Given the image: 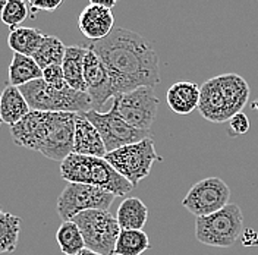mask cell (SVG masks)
<instances>
[{
	"label": "cell",
	"instance_id": "obj_17",
	"mask_svg": "<svg viewBox=\"0 0 258 255\" xmlns=\"http://www.w3.org/2000/svg\"><path fill=\"white\" fill-rule=\"evenodd\" d=\"M31 112L22 91L14 87L8 85L0 96V119L3 123L14 126L19 120H22L28 113Z\"/></svg>",
	"mask_w": 258,
	"mask_h": 255
},
{
	"label": "cell",
	"instance_id": "obj_7",
	"mask_svg": "<svg viewBox=\"0 0 258 255\" xmlns=\"http://www.w3.org/2000/svg\"><path fill=\"white\" fill-rule=\"evenodd\" d=\"M104 159L125 179H128L134 186H137L143 179L150 175L154 161H161L151 137L140 143L125 145L110 151L106 154Z\"/></svg>",
	"mask_w": 258,
	"mask_h": 255
},
{
	"label": "cell",
	"instance_id": "obj_16",
	"mask_svg": "<svg viewBox=\"0 0 258 255\" xmlns=\"http://www.w3.org/2000/svg\"><path fill=\"white\" fill-rule=\"evenodd\" d=\"M167 106L176 114H189L198 109L200 103V87L195 82L179 81L170 85L167 90Z\"/></svg>",
	"mask_w": 258,
	"mask_h": 255
},
{
	"label": "cell",
	"instance_id": "obj_32",
	"mask_svg": "<svg viewBox=\"0 0 258 255\" xmlns=\"http://www.w3.org/2000/svg\"><path fill=\"white\" fill-rule=\"evenodd\" d=\"M75 255H101V254L94 252V251H91V249H88V248H84L82 251H80L78 254H75Z\"/></svg>",
	"mask_w": 258,
	"mask_h": 255
},
{
	"label": "cell",
	"instance_id": "obj_15",
	"mask_svg": "<svg viewBox=\"0 0 258 255\" xmlns=\"http://www.w3.org/2000/svg\"><path fill=\"white\" fill-rule=\"evenodd\" d=\"M72 153L80 156H91V157H103V159L107 154V150L97 128L82 113L77 114Z\"/></svg>",
	"mask_w": 258,
	"mask_h": 255
},
{
	"label": "cell",
	"instance_id": "obj_2",
	"mask_svg": "<svg viewBox=\"0 0 258 255\" xmlns=\"http://www.w3.org/2000/svg\"><path fill=\"white\" fill-rule=\"evenodd\" d=\"M77 114L31 110L22 120L11 126L12 143L62 163L72 154Z\"/></svg>",
	"mask_w": 258,
	"mask_h": 255
},
{
	"label": "cell",
	"instance_id": "obj_20",
	"mask_svg": "<svg viewBox=\"0 0 258 255\" xmlns=\"http://www.w3.org/2000/svg\"><path fill=\"white\" fill-rule=\"evenodd\" d=\"M41 78H43V69L37 65L32 57L14 53L11 65H9V71H8L9 85L19 88L28 82L41 80Z\"/></svg>",
	"mask_w": 258,
	"mask_h": 255
},
{
	"label": "cell",
	"instance_id": "obj_8",
	"mask_svg": "<svg viewBox=\"0 0 258 255\" xmlns=\"http://www.w3.org/2000/svg\"><path fill=\"white\" fill-rule=\"evenodd\" d=\"M159 109V98L154 88L141 87L113 97L112 110L119 114L131 126L150 131Z\"/></svg>",
	"mask_w": 258,
	"mask_h": 255
},
{
	"label": "cell",
	"instance_id": "obj_21",
	"mask_svg": "<svg viewBox=\"0 0 258 255\" xmlns=\"http://www.w3.org/2000/svg\"><path fill=\"white\" fill-rule=\"evenodd\" d=\"M44 32L37 30V28H28V27H16L12 28L8 37V44L14 53H19L24 56H30L37 51L40 47Z\"/></svg>",
	"mask_w": 258,
	"mask_h": 255
},
{
	"label": "cell",
	"instance_id": "obj_28",
	"mask_svg": "<svg viewBox=\"0 0 258 255\" xmlns=\"http://www.w3.org/2000/svg\"><path fill=\"white\" fill-rule=\"evenodd\" d=\"M249 131V119L243 112L236 113L229 119V135L230 137H239L245 135Z\"/></svg>",
	"mask_w": 258,
	"mask_h": 255
},
{
	"label": "cell",
	"instance_id": "obj_22",
	"mask_svg": "<svg viewBox=\"0 0 258 255\" xmlns=\"http://www.w3.org/2000/svg\"><path fill=\"white\" fill-rule=\"evenodd\" d=\"M66 46L62 40L56 35H44L40 47L32 54V59L41 69H46L53 65H62L64 57Z\"/></svg>",
	"mask_w": 258,
	"mask_h": 255
},
{
	"label": "cell",
	"instance_id": "obj_35",
	"mask_svg": "<svg viewBox=\"0 0 258 255\" xmlns=\"http://www.w3.org/2000/svg\"><path fill=\"white\" fill-rule=\"evenodd\" d=\"M0 96H2V91H0ZM2 123H3V122H2V119H0V126H2Z\"/></svg>",
	"mask_w": 258,
	"mask_h": 255
},
{
	"label": "cell",
	"instance_id": "obj_5",
	"mask_svg": "<svg viewBox=\"0 0 258 255\" xmlns=\"http://www.w3.org/2000/svg\"><path fill=\"white\" fill-rule=\"evenodd\" d=\"M242 232L243 216L238 204H227L222 210L195 220V238L207 246L230 248Z\"/></svg>",
	"mask_w": 258,
	"mask_h": 255
},
{
	"label": "cell",
	"instance_id": "obj_10",
	"mask_svg": "<svg viewBox=\"0 0 258 255\" xmlns=\"http://www.w3.org/2000/svg\"><path fill=\"white\" fill-rule=\"evenodd\" d=\"M82 114L97 128L107 153L122 148L125 145L140 143L145 138L151 137V131H141L131 126L119 114L113 112L112 109L106 113L91 109Z\"/></svg>",
	"mask_w": 258,
	"mask_h": 255
},
{
	"label": "cell",
	"instance_id": "obj_24",
	"mask_svg": "<svg viewBox=\"0 0 258 255\" xmlns=\"http://www.w3.org/2000/svg\"><path fill=\"white\" fill-rule=\"evenodd\" d=\"M21 232V219L0 210V254L14 252L18 246Z\"/></svg>",
	"mask_w": 258,
	"mask_h": 255
},
{
	"label": "cell",
	"instance_id": "obj_11",
	"mask_svg": "<svg viewBox=\"0 0 258 255\" xmlns=\"http://www.w3.org/2000/svg\"><path fill=\"white\" fill-rule=\"evenodd\" d=\"M230 189L220 177H207L197 182L182 200V206L195 217L210 216L229 204Z\"/></svg>",
	"mask_w": 258,
	"mask_h": 255
},
{
	"label": "cell",
	"instance_id": "obj_1",
	"mask_svg": "<svg viewBox=\"0 0 258 255\" xmlns=\"http://www.w3.org/2000/svg\"><path fill=\"white\" fill-rule=\"evenodd\" d=\"M88 48L106 66L114 96L141 87L154 88L160 84L159 56L153 43L138 32L113 28L106 38L93 41Z\"/></svg>",
	"mask_w": 258,
	"mask_h": 255
},
{
	"label": "cell",
	"instance_id": "obj_30",
	"mask_svg": "<svg viewBox=\"0 0 258 255\" xmlns=\"http://www.w3.org/2000/svg\"><path fill=\"white\" fill-rule=\"evenodd\" d=\"M241 242L245 246H248V248L258 246V232L257 230H252V229H245L242 232Z\"/></svg>",
	"mask_w": 258,
	"mask_h": 255
},
{
	"label": "cell",
	"instance_id": "obj_19",
	"mask_svg": "<svg viewBox=\"0 0 258 255\" xmlns=\"http://www.w3.org/2000/svg\"><path fill=\"white\" fill-rule=\"evenodd\" d=\"M87 54V47L69 46L64 51L62 69L68 85L77 91L87 93L85 81H84V59Z\"/></svg>",
	"mask_w": 258,
	"mask_h": 255
},
{
	"label": "cell",
	"instance_id": "obj_31",
	"mask_svg": "<svg viewBox=\"0 0 258 255\" xmlns=\"http://www.w3.org/2000/svg\"><path fill=\"white\" fill-rule=\"evenodd\" d=\"M116 3H117V0H90V5L103 6V8H107V9H113Z\"/></svg>",
	"mask_w": 258,
	"mask_h": 255
},
{
	"label": "cell",
	"instance_id": "obj_14",
	"mask_svg": "<svg viewBox=\"0 0 258 255\" xmlns=\"http://www.w3.org/2000/svg\"><path fill=\"white\" fill-rule=\"evenodd\" d=\"M78 28L91 43L106 38L114 28V16L112 9L88 5L78 16Z\"/></svg>",
	"mask_w": 258,
	"mask_h": 255
},
{
	"label": "cell",
	"instance_id": "obj_33",
	"mask_svg": "<svg viewBox=\"0 0 258 255\" xmlns=\"http://www.w3.org/2000/svg\"><path fill=\"white\" fill-rule=\"evenodd\" d=\"M252 110H255L258 114V100H255V101L252 103Z\"/></svg>",
	"mask_w": 258,
	"mask_h": 255
},
{
	"label": "cell",
	"instance_id": "obj_13",
	"mask_svg": "<svg viewBox=\"0 0 258 255\" xmlns=\"http://www.w3.org/2000/svg\"><path fill=\"white\" fill-rule=\"evenodd\" d=\"M198 110L204 119L213 123L229 122V119L233 116L216 77L207 80L200 87Z\"/></svg>",
	"mask_w": 258,
	"mask_h": 255
},
{
	"label": "cell",
	"instance_id": "obj_29",
	"mask_svg": "<svg viewBox=\"0 0 258 255\" xmlns=\"http://www.w3.org/2000/svg\"><path fill=\"white\" fill-rule=\"evenodd\" d=\"M30 6V18H35L37 12L44 11V12H53L56 11L63 0H27Z\"/></svg>",
	"mask_w": 258,
	"mask_h": 255
},
{
	"label": "cell",
	"instance_id": "obj_26",
	"mask_svg": "<svg viewBox=\"0 0 258 255\" xmlns=\"http://www.w3.org/2000/svg\"><path fill=\"white\" fill-rule=\"evenodd\" d=\"M30 16V6L27 0H8L3 11L0 12V19L11 30L21 27V24Z\"/></svg>",
	"mask_w": 258,
	"mask_h": 255
},
{
	"label": "cell",
	"instance_id": "obj_6",
	"mask_svg": "<svg viewBox=\"0 0 258 255\" xmlns=\"http://www.w3.org/2000/svg\"><path fill=\"white\" fill-rule=\"evenodd\" d=\"M80 227L85 248L101 255H114L120 226L109 210H87L72 219Z\"/></svg>",
	"mask_w": 258,
	"mask_h": 255
},
{
	"label": "cell",
	"instance_id": "obj_25",
	"mask_svg": "<svg viewBox=\"0 0 258 255\" xmlns=\"http://www.w3.org/2000/svg\"><path fill=\"white\" fill-rule=\"evenodd\" d=\"M56 240L64 255H75L85 248V242L82 238L80 227L72 220L62 222L60 227L57 229Z\"/></svg>",
	"mask_w": 258,
	"mask_h": 255
},
{
	"label": "cell",
	"instance_id": "obj_12",
	"mask_svg": "<svg viewBox=\"0 0 258 255\" xmlns=\"http://www.w3.org/2000/svg\"><path fill=\"white\" fill-rule=\"evenodd\" d=\"M84 81L87 94L93 101V110L100 112L103 106L114 97V94L106 66L96 53L88 47L84 59Z\"/></svg>",
	"mask_w": 258,
	"mask_h": 255
},
{
	"label": "cell",
	"instance_id": "obj_3",
	"mask_svg": "<svg viewBox=\"0 0 258 255\" xmlns=\"http://www.w3.org/2000/svg\"><path fill=\"white\" fill-rule=\"evenodd\" d=\"M60 176L68 182L97 186L114 197H126L135 188L103 157L69 154L60 163Z\"/></svg>",
	"mask_w": 258,
	"mask_h": 255
},
{
	"label": "cell",
	"instance_id": "obj_34",
	"mask_svg": "<svg viewBox=\"0 0 258 255\" xmlns=\"http://www.w3.org/2000/svg\"><path fill=\"white\" fill-rule=\"evenodd\" d=\"M6 2H8V0H0V12L3 11V8H5V5H6Z\"/></svg>",
	"mask_w": 258,
	"mask_h": 255
},
{
	"label": "cell",
	"instance_id": "obj_4",
	"mask_svg": "<svg viewBox=\"0 0 258 255\" xmlns=\"http://www.w3.org/2000/svg\"><path fill=\"white\" fill-rule=\"evenodd\" d=\"M31 110L40 112L85 113L93 109V101L87 93L74 88L57 90L46 81L35 80L19 87Z\"/></svg>",
	"mask_w": 258,
	"mask_h": 255
},
{
	"label": "cell",
	"instance_id": "obj_18",
	"mask_svg": "<svg viewBox=\"0 0 258 255\" xmlns=\"http://www.w3.org/2000/svg\"><path fill=\"white\" fill-rule=\"evenodd\" d=\"M116 219L123 230H143L148 220V208L137 197L125 198L116 211Z\"/></svg>",
	"mask_w": 258,
	"mask_h": 255
},
{
	"label": "cell",
	"instance_id": "obj_27",
	"mask_svg": "<svg viewBox=\"0 0 258 255\" xmlns=\"http://www.w3.org/2000/svg\"><path fill=\"white\" fill-rule=\"evenodd\" d=\"M43 80L47 82L50 87L57 90H66L69 88L68 82L64 80L62 65H53L43 69Z\"/></svg>",
	"mask_w": 258,
	"mask_h": 255
},
{
	"label": "cell",
	"instance_id": "obj_23",
	"mask_svg": "<svg viewBox=\"0 0 258 255\" xmlns=\"http://www.w3.org/2000/svg\"><path fill=\"white\" fill-rule=\"evenodd\" d=\"M151 248L144 230H120L116 240L114 255H141Z\"/></svg>",
	"mask_w": 258,
	"mask_h": 255
},
{
	"label": "cell",
	"instance_id": "obj_9",
	"mask_svg": "<svg viewBox=\"0 0 258 255\" xmlns=\"http://www.w3.org/2000/svg\"><path fill=\"white\" fill-rule=\"evenodd\" d=\"M116 197L97 186L68 182L57 198L56 210L62 222H69L87 210H109Z\"/></svg>",
	"mask_w": 258,
	"mask_h": 255
}]
</instances>
